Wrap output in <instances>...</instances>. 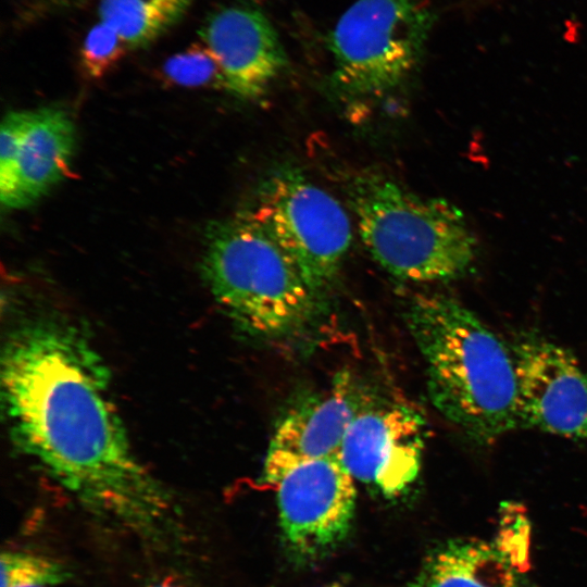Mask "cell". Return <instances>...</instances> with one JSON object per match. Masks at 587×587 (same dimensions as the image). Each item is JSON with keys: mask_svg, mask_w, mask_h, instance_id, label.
Instances as JSON below:
<instances>
[{"mask_svg": "<svg viewBox=\"0 0 587 587\" xmlns=\"http://www.w3.org/2000/svg\"><path fill=\"white\" fill-rule=\"evenodd\" d=\"M327 587H342V586L339 585V584H332V585H329V586H327Z\"/></svg>", "mask_w": 587, "mask_h": 587, "instance_id": "21", "label": "cell"}, {"mask_svg": "<svg viewBox=\"0 0 587 587\" xmlns=\"http://www.w3.org/2000/svg\"><path fill=\"white\" fill-rule=\"evenodd\" d=\"M405 319L429 399L447 421L483 446L519 427L510 348L472 310L448 296L417 295Z\"/></svg>", "mask_w": 587, "mask_h": 587, "instance_id": "2", "label": "cell"}, {"mask_svg": "<svg viewBox=\"0 0 587 587\" xmlns=\"http://www.w3.org/2000/svg\"><path fill=\"white\" fill-rule=\"evenodd\" d=\"M75 142V126L66 112L53 108L35 111L2 204L21 209L47 193L68 172Z\"/></svg>", "mask_w": 587, "mask_h": 587, "instance_id": "12", "label": "cell"}, {"mask_svg": "<svg viewBox=\"0 0 587 587\" xmlns=\"http://www.w3.org/2000/svg\"><path fill=\"white\" fill-rule=\"evenodd\" d=\"M201 274L225 314L253 337H294L316 314L320 295L245 211L209 225Z\"/></svg>", "mask_w": 587, "mask_h": 587, "instance_id": "3", "label": "cell"}, {"mask_svg": "<svg viewBox=\"0 0 587 587\" xmlns=\"http://www.w3.org/2000/svg\"><path fill=\"white\" fill-rule=\"evenodd\" d=\"M8 587H59L41 580H27L13 584Z\"/></svg>", "mask_w": 587, "mask_h": 587, "instance_id": "19", "label": "cell"}, {"mask_svg": "<svg viewBox=\"0 0 587 587\" xmlns=\"http://www.w3.org/2000/svg\"><path fill=\"white\" fill-rule=\"evenodd\" d=\"M195 0H100L99 21L114 28L129 49L143 48L172 28Z\"/></svg>", "mask_w": 587, "mask_h": 587, "instance_id": "14", "label": "cell"}, {"mask_svg": "<svg viewBox=\"0 0 587 587\" xmlns=\"http://www.w3.org/2000/svg\"><path fill=\"white\" fill-rule=\"evenodd\" d=\"M367 398L351 373L340 372L327 390L289 409L270 439L263 482L272 486L295 465L338 455L351 421Z\"/></svg>", "mask_w": 587, "mask_h": 587, "instance_id": "10", "label": "cell"}, {"mask_svg": "<svg viewBox=\"0 0 587 587\" xmlns=\"http://www.w3.org/2000/svg\"><path fill=\"white\" fill-rule=\"evenodd\" d=\"M433 22L423 0H357L329 36L335 82L363 96L398 87L417 66Z\"/></svg>", "mask_w": 587, "mask_h": 587, "instance_id": "5", "label": "cell"}, {"mask_svg": "<svg viewBox=\"0 0 587 587\" xmlns=\"http://www.w3.org/2000/svg\"><path fill=\"white\" fill-rule=\"evenodd\" d=\"M162 73L168 82L179 86L225 88L220 63L201 40L168 58Z\"/></svg>", "mask_w": 587, "mask_h": 587, "instance_id": "15", "label": "cell"}, {"mask_svg": "<svg viewBox=\"0 0 587 587\" xmlns=\"http://www.w3.org/2000/svg\"><path fill=\"white\" fill-rule=\"evenodd\" d=\"M35 111H12L8 113L0 130V199H4L12 185L18 151L28 130Z\"/></svg>", "mask_w": 587, "mask_h": 587, "instance_id": "18", "label": "cell"}, {"mask_svg": "<svg viewBox=\"0 0 587 587\" xmlns=\"http://www.w3.org/2000/svg\"><path fill=\"white\" fill-rule=\"evenodd\" d=\"M71 577L68 569L50 557L22 550L1 554V587L24 580H43L60 586Z\"/></svg>", "mask_w": 587, "mask_h": 587, "instance_id": "16", "label": "cell"}, {"mask_svg": "<svg viewBox=\"0 0 587 587\" xmlns=\"http://www.w3.org/2000/svg\"><path fill=\"white\" fill-rule=\"evenodd\" d=\"M411 587H522L503 550L483 540L458 539L430 554Z\"/></svg>", "mask_w": 587, "mask_h": 587, "instance_id": "13", "label": "cell"}, {"mask_svg": "<svg viewBox=\"0 0 587 587\" xmlns=\"http://www.w3.org/2000/svg\"><path fill=\"white\" fill-rule=\"evenodd\" d=\"M223 72L225 88L245 99L261 97L286 66V53L268 18L235 5L210 15L199 30Z\"/></svg>", "mask_w": 587, "mask_h": 587, "instance_id": "11", "label": "cell"}, {"mask_svg": "<svg viewBox=\"0 0 587 587\" xmlns=\"http://www.w3.org/2000/svg\"><path fill=\"white\" fill-rule=\"evenodd\" d=\"M295 263L319 295L337 276L352 241L346 210L300 170L270 172L243 210Z\"/></svg>", "mask_w": 587, "mask_h": 587, "instance_id": "6", "label": "cell"}, {"mask_svg": "<svg viewBox=\"0 0 587 587\" xmlns=\"http://www.w3.org/2000/svg\"><path fill=\"white\" fill-rule=\"evenodd\" d=\"M519 427L587 441V372L566 348L538 335L509 345Z\"/></svg>", "mask_w": 587, "mask_h": 587, "instance_id": "7", "label": "cell"}, {"mask_svg": "<svg viewBox=\"0 0 587 587\" xmlns=\"http://www.w3.org/2000/svg\"><path fill=\"white\" fill-rule=\"evenodd\" d=\"M129 50L120 34L99 21L87 33L82 49L80 64L90 78L105 75Z\"/></svg>", "mask_w": 587, "mask_h": 587, "instance_id": "17", "label": "cell"}, {"mask_svg": "<svg viewBox=\"0 0 587 587\" xmlns=\"http://www.w3.org/2000/svg\"><path fill=\"white\" fill-rule=\"evenodd\" d=\"M271 487L276 490L283 534L298 554L321 555L348 534L357 491L338 455L295 465Z\"/></svg>", "mask_w": 587, "mask_h": 587, "instance_id": "9", "label": "cell"}, {"mask_svg": "<svg viewBox=\"0 0 587 587\" xmlns=\"http://www.w3.org/2000/svg\"><path fill=\"white\" fill-rule=\"evenodd\" d=\"M348 199L359 235L373 259L392 276L416 283L465 275L478 240L457 205L420 196L374 172L357 174Z\"/></svg>", "mask_w": 587, "mask_h": 587, "instance_id": "4", "label": "cell"}, {"mask_svg": "<svg viewBox=\"0 0 587 587\" xmlns=\"http://www.w3.org/2000/svg\"><path fill=\"white\" fill-rule=\"evenodd\" d=\"M426 421L413 405L370 397L351 421L339 459L351 476L386 497H396L417 478Z\"/></svg>", "mask_w": 587, "mask_h": 587, "instance_id": "8", "label": "cell"}, {"mask_svg": "<svg viewBox=\"0 0 587 587\" xmlns=\"http://www.w3.org/2000/svg\"><path fill=\"white\" fill-rule=\"evenodd\" d=\"M111 387L102 354L75 321L39 314L9 333L1 398L17 450L89 514L167 548L183 535L179 509L135 452Z\"/></svg>", "mask_w": 587, "mask_h": 587, "instance_id": "1", "label": "cell"}, {"mask_svg": "<svg viewBox=\"0 0 587 587\" xmlns=\"http://www.w3.org/2000/svg\"><path fill=\"white\" fill-rule=\"evenodd\" d=\"M145 587H184V586L175 582L174 579H161V580H155L153 583H150Z\"/></svg>", "mask_w": 587, "mask_h": 587, "instance_id": "20", "label": "cell"}]
</instances>
